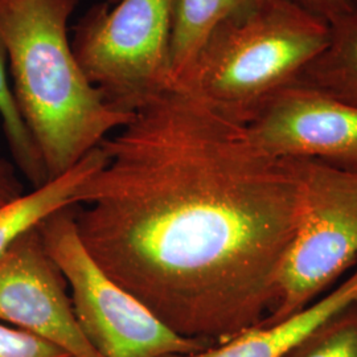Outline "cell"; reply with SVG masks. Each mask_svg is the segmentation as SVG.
I'll return each mask as SVG.
<instances>
[{
    "label": "cell",
    "instance_id": "1",
    "mask_svg": "<svg viewBox=\"0 0 357 357\" xmlns=\"http://www.w3.org/2000/svg\"><path fill=\"white\" fill-rule=\"evenodd\" d=\"M75 221L97 264L178 335L220 344L259 327L301 213L295 159L174 88L103 141Z\"/></svg>",
    "mask_w": 357,
    "mask_h": 357
},
{
    "label": "cell",
    "instance_id": "2",
    "mask_svg": "<svg viewBox=\"0 0 357 357\" xmlns=\"http://www.w3.org/2000/svg\"><path fill=\"white\" fill-rule=\"evenodd\" d=\"M78 0H0V40L13 97L47 178H57L126 126L85 76L69 38Z\"/></svg>",
    "mask_w": 357,
    "mask_h": 357
},
{
    "label": "cell",
    "instance_id": "3",
    "mask_svg": "<svg viewBox=\"0 0 357 357\" xmlns=\"http://www.w3.org/2000/svg\"><path fill=\"white\" fill-rule=\"evenodd\" d=\"M330 38L326 20L287 0H261L212 31L176 88L248 125L273 94L298 79Z\"/></svg>",
    "mask_w": 357,
    "mask_h": 357
},
{
    "label": "cell",
    "instance_id": "4",
    "mask_svg": "<svg viewBox=\"0 0 357 357\" xmlns=\"http://www.w3.org/2000/svg\"><path fill=\"white\" fill-rule=\"evenodd\" d=\"M174 0L91 6L73 26L72 48L91 85L128 113L176 88L171 40Z\"/></svg>",
    "mask_w": 357,
    "mask_h": 357
},
{
    "label": "cell",
    "instance_id": "5",
    "mask_svg": "<svg viewBox=\"0 0 357 357\" xmlns=\"http://www.w3.org/2000/svg\"><path fill=\"white\" fill-rule=\"evenodd\" d=\"M38 230L70 289L77 323L101 356L165 357L209 347L172 331L107 275L78 236L75 206L48 217Z\"/></svg>",
    "mask_w": 357,
    "mask_h": 357
},
{
    "label": "cell",
    "instance_id": "6",
    "mask_svg": "<svg viewBox=\"0 0 357 357\" xmlns=\"http://www.w3.org/2000/svg\"><path fill=\"white\" fill-rule=\"evenodd\" d=\"M301 213L282 266L277 303L261 326L314 303L357 258V169L295 159Z\"/></svg>",
    "mask_w": 357,
    "mask_h": 357
},
{
    "label": "cell",
    "instance_id": "7",
    "mask_svg": "<svg viewBox=\"0 0 357 357\" xmlns=\"http://www.w3.org/2000/svg\"><path fill=\"white\" fill-rule=\"evenodd\" d=\"M0 323L36 335L73 357H102L77 323L68 283L38 228L0 255Z\"/></svg>",
    "mask_w": 357,
    "mask_h": 357
},
{
    "label": "cell",
    "instance_id": "8",
    "mask_svg": "<svg viewBox=\"0 0 357 357\" xmlns=\"http://www.w3.org/2000/svg\"><path fill=\"white\" fill-rule=\"evenodd\" d=\"M258 146L280 159H315L357 169V105L301 82L268 98L248 123Z\"/></svg>",
    "mask_w": 357,
    "mask_h": 357
},
{
    "label": "cell",
    "instance_id": "9",
    "mask_svg": "<svg viewBox=\"0 0 357 357\" xmlns=\"http://www.w3.org/2000/svg\"><path fill=\"white\" fill-rule=\"evenodd\" d=\"M357 305V270L323 298L286 319L264 324L220 344L165 357H284L310 332Z\"/></svg>",
    "mask_w": 357,
    "mask_h": 357
},
{
    "label": "cell",
    "instance_id": "10",
    "mask_svg": "<svg viewBox=\"0 0 357 357\" xmlns=\"http://www.w3.org/2000/svg\"><path fill=\"white\" fill-rule=\"evenodd\" d=\"M105 162L101 146L63 175L47 180L13 202L0 205V255L20 236L38 228L48 217L76 206L78 188Z\"/></svg>",
    "mask_w": 357,
    "mask_h": 357
},
{
    "label": "cell",
    "instance_id": "11",
    "mask_svg": "<svg viewBox=\"0 0 357 357\" xmlns=\"http://www.w3.org/2000/svg\"><path fill=\"white\" fill-rule=\"evenodd\" d=\"M258 1L261 0H174L171 61L176 86L212 31Z\"/></svg>",
    "mask_w": 357,
    "mask_h": 357
},
{
    "label": "cell",
    "instance_id": "12",
    "mask_svg": "<svg viewBox=\"0 0 357 357\" xmlns=\"http://www.w3.org/2000/svg\"><path fill=\"white\" fill-rule=\"evenodd\" d=\"M330 26L328 45L295 82L357 105V10Z\"/></svg>",
    "mask_w": 357,
    "mask_h": 357
},
{
    "label": "cell",
    "instance_id": "13",
    "mask_svg": "<svg viewBox=\"0 0 357 357\" xmlns=\"http://www.w3.org/2000/svg\"><path fill=\"white\" fill-rule=\"evenodd\" d=\"M8 75L7 53L0 40V118L4 135L16 165L33 184V187H38L48 178L38 149L15 101Z\"/></svg>",
    "mask_w": 357,
    "mask_h": 357
},
{
    "label": "cell",
    "instance_id": "14",
    "mask_svg": "<svg viewBox=\"0 0 357 357\" xmlns=\"http://www.w3.org/2000/svg\"><path fill=\"white\" fill-rule=\"evenodd\" d=\"M284 357H357V305L310 332Z\"/></svg>",
    "mask_w": 357,
    "mask_h": 357
},
{
    "label": "cell",
    "instance_id": "15",
    "mask_svg": "<svg viewBox=\"0 0 357 357\" xmlns=\"http://www.w3.org/2000/svg\"><path fill=\"white\" fill-rule=\"evenodd\" d=\"M0 357H73L36 335L0 323Z\"/></svg>",
    "mask_w": 357,
    "mask_h": 357
},
{
    "label": "cell",
    "instance_id": "16",
    "mask_svg": "<svg viewBox=\"0 0 357 357\" xmlns=\"http://www.w3.org/2000/svg\"><path fill=\"white\" fill-rule=\"evenodd\" d=\"M331 24L332 22L355 11L352 0H287Z\"/></svg>",
    "mask_w": 357,
    "mask_h": 357
},
{
    "label": "cell",
    "instance_id": "17",
    "mask_svg": "<svg viewBox=\"0 0 357 357\" xmlns=\"http://www.w3.org/2000/svg\"><path fill=\"white\" fill-rule=\"evenodd\" d=\"M22 193L24 192L15 175L13 167L6 160H0V205L13 202Z\"/></svg>",
    "mask_w": 357,
    "mask_h": 357
},
{
    "label": "cell",
    "instance_id": "18",
    "mask_svg": "<svg viewBox=\"0 0 357 357\" xmlns=\"http://www.w3.org/2000/svg\"><path fill=\"white\" fill-rule=\"evenodd\" d=\"M109 4H115V3H118L119 0H106Z\"/></svg>",
    "mask_w": 357,
    "mask_h": 357
}]
</instances>
